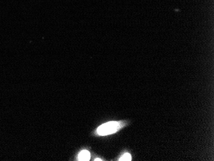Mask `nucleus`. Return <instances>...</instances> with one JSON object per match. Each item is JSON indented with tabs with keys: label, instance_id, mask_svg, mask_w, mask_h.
Instances as JSON below:
<instances>
[{
	"label": "nucleus",
	"instance_id": "1",
	"mask_svg": "<svg viewBox=\"0 0 214 161\" xmlns=\"http://www.w3.org/2000/svg\"><path fill=\"white\" fill-rule=\"evenodd\" d=\"M121 125L119 122L110 121L99 126L97 129V132L100 135H107L116 133L120 129Z\"/></svg>",
	"mask_w": 214,
	"mask_h": 161
},
{
	"label": "nucleus",
	"instance_id": "3",
	"mask_svg": "<svg viewBox=\"0 0 214 161\" xmlns=\"http://www.w3.org/2000/svg\"><path fill=\"white\" fill-rule=\"evenodd\" d=\"M131 160V157L130 154H129V153H125L123 157H121L120 158H119V160L120 161H126V160Z\"/></svg>",
	"mask_w": 214,
	"mask_h": 161
},
{
	"label": "nucleus",
	"instance_id": "2",
	"mask_svg": "<svg viewBox=\"0 0 214 161\" xmlns=\"http://www.w3.org/2000/svg\"><path fill=\"white\" fill-rule=\"evenodd\" d=\"M90 155L89 152L87 150H83L78 155V160H84V161H88L90 160Z\"/></svg>",
	"mask_w": 214,
	"mask_h": 161
},
{
	"label": "nucleus",
	"instance_id": "4",
	"mask_svg": "<svg viewBox=\"0 0 214 161\" xmlns=\"http://www.w3.org/2000/svg\"><path fill=\"white\" fill-rule=\"evenodd\" d=\"M95 160H102L100 159V158H96Z\"/></svg>",
	"mask_w": 214,
	"mask_h": 161
}]
</instances>
